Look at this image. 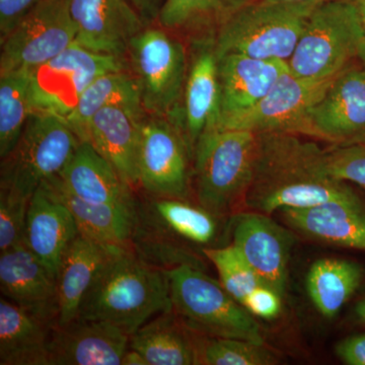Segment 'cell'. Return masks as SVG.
I'll list each match as a JSON object with an SVG mask.
<instances>
[{
    "instance_id": "obj_9",
    "label": "cell",
    "mask_w": 365,
    "mask_h": 365,
    "mask_svg": "<svg viewBox=\"0 0 365 365\" xmlns=\"http://www.w3.org/2000/svg\"><path fill=\"white\" fill-rule=\"evenodd\" d=\"M126 59L144 111L170 120L181 102L188 71L185 45L162 26H146L131 40Z\"/></svg>"
},
{
    "instance_id": "obj_33",
    "label": "cell",
    "mask_w": 365,
    "mask_h": 365,
    "mask_svg": "<svg viewBox=\"0 0 365 365\" xmlns=\"http://www.w3.org/2000/svg\"><path fill=\"white\" fill-rule=\"evenodd\" d=\"M196 364L272 365L277 359L265 346L234 338L195 333Z\"/></svg>"
},
{
    "instance_id": "obj_12",
    "label": "cell",
    "mask_w": 365,
    "mask_h": 365,
    "mask_svg": "<svg viewBox=\"0 0 365 365\" xmlns=\"http://www.w3.org/2000/svg\"><path fill=\"white\" fill-rule=\"evenodd\" d=\"M66 0H43L0 40V73L33 71L76 43Z\"/></svg>"
},
{
    "instance_id": "obj_41",
    "label": "cell",
    "mask_w": 365,
    "mask_h": 365,
    "mask_svg": "<svg viewBox=\"0 0 365 365\" xmlns=\"http://www.w3.org/2000/svg\"><path fill=\"white\" fill-rule=\"evenodd\" d=\"M122 365H148V362L143 359V355L129 348L125 353Z\"/></svg>"
},
{
    "instance_id": "obj_38",
    "label": "cell",
    "mask_w": 365,
    "mask_h": 365,
    "mask_svg": "<svg viewBox=\"0 0 365 365\" xmlns=\"http://www.w3.org/2000/svg\"><path fill=\"white\" fill-rule=\"evenodd\" d=\"M43 0H0V40Z\"/></svg>"
},
{
    "instance_id": "obj_46",
    "label": "cell",
    "mask_w": 365,
    "mask_h": 365,
    "mask_svg": "<svg viewBox=\"0 0 365 365\" xmlns=\"http://www.w3.org/2000/svg\"><path fill=\"white\" fill-rule=\"evenodd\" d=\"M357 59L359 60L360 66L365 69V39L362 41L361 44L359 46V54H357Z\"/></svg>"
},
{
    "instance_id": "obj_26",
    "label": "cell",
    "mask_w": 365,
    "mask_h": 365,
    "mask_svg": "<svg viewBox=\"0 0 365 365\" xmlns=\"http://www.w3.org/2000/svg\"><path fill=\"white\" fill-rule=\"evenodd\" d=\"M98 242L78 235L64 252L56 273L58 321L63 325L78 317L91 285L113 252Z\"/></svg>"
},
{
    "instance_id": "obj_35",
    "label": "cell",
    "mask_w": 365,
    "mask_h": 365,
    "mask_svg": "<svg viewBox=\"0 0 365 365\" xmlns=\"http://www.w3.org/2000/svg\"><path fill=\"white\" fill-rule=\"evenodd\" d=\"M30 201L18 192L0 188V251L23 244Z\"/></svg>"
},
{
    "instance_id": "obj_5",
    "label": "cell",
    "mask_w": 365,
    "mask_h": 365,
    "mask_svg": "<svg viewBox=\"0 0 365 365\" xmlns=\"http://www.w3.org/2000/svg\"><path fill=\"white\" fill-rule=\"evenodd\" d=\"M167 274L173 312L190 330L209 337L234 338L264 345L259 324L222 283L189 264L170 268Z\"/></svg>"
},
{
    "instance_id": "obj_10",
    "label": "cell",
    "mask_w": 365,
    "mask_h": 365,
    "mask_svg": "<svg viewBox=\"0 0 365 365\" xmlns=\"http://www.w3.org/2000/svg\"><path fill=\"white\" fill-rule=\"evenodd\" d=\"M121 71H129L126 58L91 51L74 43L58 56L28 71L34 109L66 118L96 78Z\"/></svg>"
},
{
    "instance_id": "obj_22",
    "label": "cell",
    "mask_w": 365,
    "mask_h": 365,
    "mask_svg": "<svg viewBox=\"0 0 365 365\" xmlns=\"http://www.w3.org/2000/svg\"><path fill=\"white\" fill-rule=\"evenodd\" d=\"M78 235L69 209L43 182L31 198L24 244L55 276L60 261Z\"/></svg>"
},
{
    "instance_id": "obj_18",
    "label": "cell",
    "mask_w": 365,
    "mask_h": 365,
    "mask_svg": "<svg viewBox=\"0 0 365 365\" xmlns=\"http://www.w3.org/2000/svg\"><path fill=\"white\" fill-rule=\"evenodd\" d=\"M313 138L333 144L365 132V69L348 66L309 113Z\"/></svg>"
},
{
    "instance_id": "obj_21",
    "label": "cell",
    "mask_w": 365,
    "mask_h": 365,
    "mask_svg": "<svg viewBox=\"0 0 365 365\" xmlns=\"http://www.w3.org/2000/svg\"><path fill=\"white\" fill-rule=\"evenodd\" d=\"M217 59L220 114L216 126L256 105L289 71L287 62L256 59L237 53L217 55Z\"/></svg>"
},
{
    "instance_id": "obj_36",
    "label": "cell",
    "mask_w": 365,
    "mask_h": 365,
    "mask_svg": "<svg viewBox=\"0 0 365 365\" xmlns=\"http://www.w3.org/2000/svg\"><path fill=\"white\" fill-rule=\"evenodd\" d=\"M326 160L334 178L365 188V144H333L326 150Z\"/></svg>"
},
{
    "instance_id": "obj_20",
    "label": "cell",
    "mask_w": 365,
    "mask_h": 365,
    "mask_svg": "<svg viewBox=\"0 0 365 365\" xmlns=\"http://www.w3.org/2000/svg\"><path fill=\"white\" fill-rule=\"evenodd\" d=\"M145 116L143 108L110 106L91 118L86 128L85 141L109 160L133 190L138 187L137 158Z\"/></svg>"
},
{
    "instance_id": "obj_29",
    "label": "cell",
    "mask_w": 365,
    "mask_h": 365,
    "mask_svg": "<svg viewBox=\"0 0 365 365\" xmlns=\"http://www.w3.org/2000/svg\"><path fill=\"white\" fill-rule=\"evenodd\" d=\"M364 278V269L355 262L319 259L307 272V292L319 313L332 319L356 292Z\"/></svg>"
},
{
    "instance_id": "obj_43",
    "label": "cell",
    "mask_w": 365,
    "mask_h": 365,
    "mask_svg": "<svg viewBox=\"0 0 365 365\" xmlns=\"http://www.w3.org/2000/svg\"><path fill=\"white\" fill-rule=\"evenodd\" d=\"M355 317H356L357 321L359 322L362 325H365V299H362L356 304L354 309Z\"/></svg>"
},
{
    "instance_id": "obj_23",
    "label": "cell",
    "mask_w": 365,
    "mask_h": 365,
    "mask_svg": "<svg viewBox=\"0 0 365 365\" xmlns=\"http://www.w3.org/2000/svg\"><path fill=\"white\" fill-rule=\"evenodd\" d=\"M281 211L287 225L300 234L334 246L365 251V207L359 196Z\"/></svg>"
},
{
    "instance_id": "obj_40",
    "label": "cell",
    "mask_w": 365,
    "mask_h": 365,
    "mask_svg": "<svg viewBox=\"0 0 365 365\" xmlns=\"http://www.w3.org/2000/svg\"><path fill=\"white\" fill-rule=\"evenodd\" d=\"M131 2L146 25L150 26L158 21V14L165 0H131Z\"/></svg>"
},
{
    "instance_id": "obj_2",
    "label": "cell",
    "mask_w": 365,
    "mask_h": 365,
    "mask_svg": "<svg viewBox=\"0 0 365 365\" xmlns=\"http://www.w3.org/2000/svg\"><path fill=\"white\" fill-rule=\"evenodd\" d=\"M170 311L167 270L146 263L133 249H119L98 273L78 317L112 324L131 336L153 317Z\"/></svg>"
},
{
    "instance_id": "obj_27",
    "label": "cell",
    "mask_w": 365,
    "mask_h": 365,
    "mask_svg": "<svg viewBox=\"0 0 365 365\" xmlns=\"http://www.w3.org/2000/svg\"><path fill=\"white\" fill-rule=\"evenodd\" d=\"M55 326L0 299V364L48 365L49 343Z\"/></svg>"
},
{
    "instance_id": "obj_30",
    "label": "cell",
    "mask_w": 365,
    "mask_h": 365,
    "mask_svg": "<svg viewBox=\"0 0 365 365\" xmlns=\"http://www.w3.org/2000/svg\"><path fill=\"white\" fill-rule=\"evenodd\" d=\"M115 105L143 109L138 86L130 71H110L96 78L81 93L78 104L66 118L67 123L79 140L85 141L91 118L104 108Z\"/></svg>"
},
{
    "instance_id": "obj_37",
    "label": "cell",
    "mask_w": 365,
    "mask_h": 365,
    "mask_svg": "<svg viewBox=\"0 0 365 365\" xmlns=\"http://www.w3.org/2000/svg\"><path fill=\"white\" fill-rule=\"evenodd\" d=\"M242 307L259 318L272 319L280 314L282 297L265 285H259L245 299Z\"/></svg>"
},
{
    "instance_id": "obj_13",
    "label": "cell",
    "mask_w": 365,
    "mask_h": 365,
    "mask_svg": "<svg viewBox=\"0 0 365 365\" xmlns=\"http://www.w3.org/2000/svg\"><path fill=\"white\" fill-rule=\"evenodd\" d=\"M192 155L181 132L167 118L146 114L141 125L137 173L148 195L187 199Z\"/></svg>"
},
{
    "instance_id": "obj_16",
    "label": "cell",
    "mask_w": 365,
    "mask_h": 365,
    "mask_svg": "<svg viewBox=\"0 0 365 365\" xmlns=\"http://www.w3.org/2000/svg\"><path fill=\"white\" fill-rule=\"evenodd\" d=\"M76 43L91 51L126 58L131 40L146 24L131 0H66Z\"/></svg>"
},
{
    "instance_id": "obj_1",
    "label": "cell",
    "mask_w": 365,
    "mask_h": 365,
    "mask_svg": "<svg viewBox=\"0 0 365 365\" xmlns=\"http://www.w3.org/2000/svg\"><path fill=\"white\" fill-rule=\"evenodd\" d=\"M257 135L253 179L244 199L250 210L269 215L357 196L329 173L326 150L314 141L284 132Z\"/></svg>"
},
{
    "instance_id": "obj_24",
    "label": "cell",
    "mask_w": 365,
    "mask_h": 365,
    "mask_svg": "<svg viewBox=\"0 0 365 365\" xmlns=\"http://www.w3.org/2000/svg\"><path fill=\"white\" fill-rule=\"evenodd\" d=\"M71 194L93 203L134 204V190L90 143L81 141L71 160L58 175Z\"/></svg>"
},
{
    "instance_id": "obj_6",
    "label": "cell",
    "mask_w": 365,
    "mask_h": 365,
    "mask_svg": "<svg viewBox=\"0 0 365 365\" xmlns=\"http://www.w3.org/2000/svg\"><path fill=\"white\" fill-rule=\"evenodd\" d=\"M316 6L252 0L216 30V53L288 62Z\"/></svg>"
},
{
    "instance_id": "obj_44",
    "label": "cell",
    "mask_w": 365,
    "mask_h": 365,
    "mask_svg": "<svg viewBox=\"0 0 365 365\" xmlns=\"http://www.w3.org/2000/svg\"><path fill=\"white\" fill-rule=\"evenodd\" d=\"M339 145H349V144H365V132L359 135L352 137V138L348 139L344 143H338Z\"/></svg>"
},
{
    "instance_id": "obj_39",
    "label": "cell",
    "mask_w": 365,
    "mask_h": 365,
    "mask_svg": "<svg viewBox=\"0 0 365 365\" xmlns=\"http://www.w3.org/2000/svg\"><path fill=\"white\" fill-rule=\"evenodd\" d=\"M336 354L345 364L365 365V333L341 341L336 346Z\"/></svg>"
},
{
    "instance_id": "obj_14",
    "label": "cell",
    "mask_w": 365,
    "mask_h": 365,
    "mask_svg": "<svg viewBox=\"0 0 365 365\" xmlns=\"http://www.w3.org/2000/svg\"><path fill=\"white\" fill-rule=\"evenodd\" d=\"M191 43L181 102L169 121L181 132L194 158L199 139L220 119V83L215 34L197 36Z\"/></svg>"
},
{
    "instance_id": "obj_8",
    "label": "cell",
    "mask_w": 365,
    "mask_h": 365,
    "mask_svg": "<svg viewBox=\"0 0 365 365\" xmlns=\"http://www.w3.org/2000/svg\"><path fill=\"white\" fill-rule=\"evenodd\" d=\"M81 143L66 118L34 113L13 150L1 158L0 188L32 198L43 182L58 176Z\"/></svg>"
},
{
    "instance_id": "obj_42",
    "label": "cell",
    "mask_w": 365,
    "mask_h": 365,
    "mask_svg": "<svg viewBox=\"0 0 365 365\" xmlns=\"http://www.w3.org/2000/svg\"><path fill=\"white\" fill-rule=\"evenodd\" d=\"M268 1L283 2V4H313V6H318V4L331 1V0H268Z\"/></svg>"
},
{
    "instance_id": "obj_15",
    "label": "cell",
    "mask_w": 365,
    "mask_h": 365,
    "mask_svg": "<svg viewBox=\"0 0 365 365\" xmlns=\"http://www.w3.org/2000/svg\"><path fill=\"white\" fill-rule=\"evenodd\" d=\"M232 244L265 285L283 297L294 237L265 213L249 211L232 220Z\"/></svg>"
},
{
    "instance_id": "obj_32",
    "label": "cell",
    "mask_w": 365,
    "mask_h": 365,
    "mask_svg": "<svg viewBox=\"0 0 365 365\" xmlns=\"http://www.w3.org/2000/svg\"><path fill=\"white\" fill-rule=\"evenodd\" d=\"M34 113L29 72L0 73V158L13 150Z\"/></svg>"
},
{
    "instance_id": "obj_25",
    "label": "cell",
    "mask_w": 365,
    "mask_h": 365,
    "mask_svg": "<svg viewBox=\"0 0 365 365\" xmlns=\"http://www.w3.org/2000/svg\"><path fill=\"white\" fill-rule=\"evenodd\" d=\"M71 211L78 234L110 249H132L134 204H103L83 200L67 191L55 176L44 182ZM137 201V200H136Z\"/></svg>"
},
{
    "instance_id": "obj_31",
    "label": "cell",
    "mask_w": 365,
    "mask_h": 365,
    "mask_svg": "<svg viewBox=\"0 0 365 365\" xmlns=\"http://www.w3.org/2000/svg\"><path fill=\"white\" fill-rule=\"evenodd\" d=\"M250 1L252 0H165L157 23L170 32L215 34L232 14Z\"/></svg>"
},
{
    "instance_id": "obj_34",
    "label": "cell",
    "mask_w": 365,
    "mask_h": 365,
    "mask_svg": "<svg viewBox=\"0 0 365 365\" xmlns=\"http://www.w3.org/2000/svg\"><path fill=\"white\" fill-rule=\"evenodd\" d=\"M203 256L215 265L222 287L242 306L255 288L262 285L258 276L234 245L204 249Z\"/></svg>"
},
{
    "instance_id": "obj_17",
    "label": "cell",
    "mask_w": 365,
    "mask_h": 365,
    "mask_svg": "<svg viewBox=\"0 0 365 365\" xmlns=\"http://www.w3.org/2000/svg\"><path fill=\"white\" fill-rule=\"evenodd\" d=\"M129 338L112 324L78 317L52 329L48 365H122Z\"/></svg>"
},
{
    "instance_id": "obj_4",
    "label": "cell",
    "mask_w": 365,
    "mask_h": 365,
    "mask_svg": "<svg viewBox=\"0 0 365 365\" xmlns=\"http://www.w3.org/2000/svg\"><path fill=\"white\" fill-rule=\"evenodd\" d=\"M258 135L248 130L211 129L199 139L194 175L199 205L227 215L245 199L256 162Z\"/></svg>"
},
{
    "instance_id": "obj_11",
    "label": "cell",
    "mask_w": 365,
    "mask_h": 365,
    "mask_svg": "<svg viewBox=\"0 0 365 365\" xmlns=\"http://www.w3.org/2000/svg\"><path fill=\"white\" fill-rule=\"evenodd\" d=\"M336 76L304 78L287 71L256 105L220 122L215 128L248 130L256 134L284 132L312 137L309 113Z\"/></svg>"
},
{
    "instance_id": "obj_19",
    "label": "cell",
    "mask_w": 365,
    "mask_h": 365,
    "mask_svg": "<svg viewBox=\"0 0 365 365\" xmlns=\"http://www.w3.org/2000/svg\"><path fill=\"white\" fill-rule=\"evenodd\" d=\"M0 290L2 297L57 325L56 276L24 242L0 255Z\"/></svg>"
},
{
    "instance_id": "obj_7",
    "label": "cell",
    "mask_w": 365,
    "mask_h": 365,
    "mask_svg": "<svg viewBox=\"0 0 365 365\" xmlns=\"http://www.w3.org/2000/svg\"><path fill=\"white\" fill-rule=\"evenodd\" d=\"M364 39L354 0L324 2L314 7L307 18L288 67L300 78H333L357 58Z\"/></svg>"
},
{
    "instance_id": "obj_28",
    "label": "cell",
    "mask_w": 365,
    "mask_h": 365,
    "mask_svg": "<svg viewBox=\"0 0 365 365\" xmlns=\"http://www.w3.org/2000/svg\"><path fill=\"white\" fill-rule=\"evenodd\" d=\"M129 348L143 355L148 365L196 364L195 332L173 311L158 314L132 334Z\"/></svg>"
},
{
    "instance_id": "obj_45",
    "label": "cell",
    "mask_w": 365,
    "mask_h": 365,
    "mask_svg": "<svg viewBox=\"0 0 365 365\" xmlns=\"http://www.w3.org/2000/svg\"><path fill=\"white\" fill-rule=\"evenodd\" d=\"M359 9L360 20H361L362 26L365 32V0H354Z\"/></svg>"
},
{
    "instance_id": "obj_3",
    "label": "cell",
    "mask_w": 365,
    "mask_h": 365,
    "mask_svg": "<svg viewBox=\"0 0 365 365\" xmlns=\"http://www.w3.org/2000/svg\"><path fill=\"white\" fill-rule=\"evenodd\" d=\"M217 217L185 199L148 195L143 202L136 201L132 249L146 263L163 270L182 264L200 268V261L182 242L206 249L217 235Z\"/></svg>"
}]
</instances>
